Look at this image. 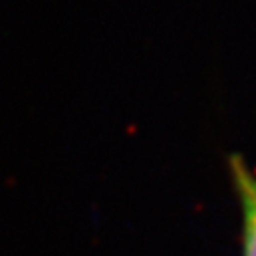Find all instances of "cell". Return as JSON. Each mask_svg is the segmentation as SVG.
Listing matches in <instances>:
<instances>
[{
	"instance_id": "obj_1",
	"label": "cell",
	"mask_w": 256,
	"mask_h": 256,
	"mask_svg": "<svg viewBox=\"0 0 256 256\" xmlns=\"http://www.w3.org/2000/svg\"><path fill=\"white\" fill-rule=\"evenodd\" d=\"M226 166L240 210V256H256V172L238 154H230Z\"/></svg>"
}]
</instances>
